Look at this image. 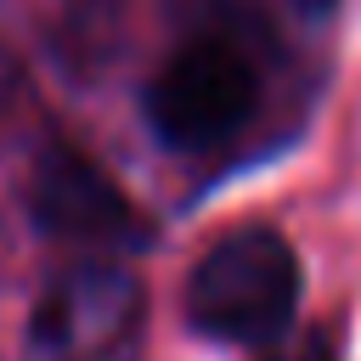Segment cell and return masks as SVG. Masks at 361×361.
Wrapping results in <instances>:
<instances>
[{
    "label": "cell",
    "mask_w": 361,
    "mask_h": 361,
    "mask_svg": "<svg viewBox=\"0 0 361 361\" xmlns=\"http://www.w3.org/2000/svg\"><path fill=\"white\" fill-rule=\"evenodd\" d=\"M141 322V282L113 259L68 265L34 305L28 344L39 361H118Z\"/></svg>",
    "instance_id": "3"
},
{
    "label": "cell",
    "mask_w": 361,
    "mask_h": 361,
    "mask_svg": "<svg viewBox=\"0 0 361 361\" xmlns=\"http://www.w3.org/2000/svg\"><path fill=\"white\" fill-rule=\"evenodd\" d=\"M276 361H333V344H327L322 333H310L305 344H293V350H282Z\"/></svg>",
    "instance_id": "5"
},
{
    "label": "cell",
    "mask_w": 361,
    "mask_h": 361,
    "mask_svg": "<svg viewBox=\"0 0 361 361\" xmlns=\"http://www.w3.org/2000/svg\"><path fill=\"white\" fill-rule=\"evenodd\" d=\"M299 11H310V17H322V11H333V0H293Z\"/></svg>",
    "instance_id": "6"
},
{
    "label": "cell",
    "mask_w": 361,
    "mask_h": 361,
    "mask_svg": "<svg viewBox=\"0 0 361 361\" xmlns=\"http://www.w3.org/2000/svg\"><path fill=\"white\" fill-rule=\"evenodd\" d=\"M28 203L51 237H68L85 248H130L147 237L135 203L113 186V175L62 141L39 152L34 180H28Z\"/></svg>",
    "instance_id": "4"
},
{
    "label": "cell",
    "mask_w": 361,
    "mask_h": 361,
    "mask_svg": "<svg viewBox=\"0 0 361 361\" xmlns=\"http://www.w3.org/2000/svg\"><path fill=\"white\" fill-rule=\"evenodd\" d=\"M271 102V68L248 28L209 23L169 45V56L141 85V118L158 147L180 158L231 152Z\"/></svg>",
    "instance_id": "1"
},
{
    "label": "cell",
    "mask_w": 361,
    "mask_h": 361,
    "mask_svg": "<svg viewBox=\"0 0 361 361\" xmlns=\"http://www.w3.org/2000/svg\"><path fill=\"white\" fill-rule=\"evenodd\" d=\"M299 254L271 226H237L203 248L186 276V322L214 344H276L299 310Z\"/></svg>",
    "instance_id": "2"
}]
</instances>
